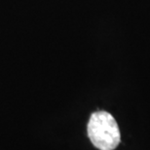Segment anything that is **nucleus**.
Returning a JSON list of instances; mask_svg holds the SVG:
<instances>
[{
	"mask_svg": "<svg viewBox=\"0 0 150 150\" xmlns=\"http://www.w3.org/2000/svg\"><path fill=\"white\" fill-rule=\"evenodd\" d=\"M88 136L100 150H114L120 143V131L110 113L100 110L94 112L88 123Z\"/></svg>",
	"mask_w": 150,
	"mask_h": 150,
	"instance_id": "f257e3e1",
	"label": "nucleus"
}]
</instances>
